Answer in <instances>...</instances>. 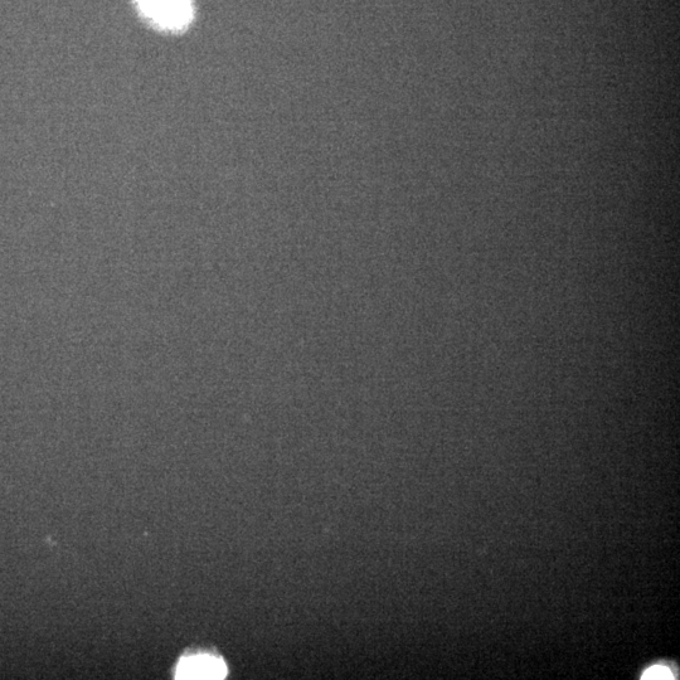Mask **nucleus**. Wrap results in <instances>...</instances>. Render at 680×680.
I'll list each match as a JSON object with an SVG mask.
<instances>
[{
  "label": "nucleus",
  "instance_id": "obj_1",
  "mask_svg": "<svg viewBox=\"0 0 680 680\" xmlns=\"http://www.w3.org/2000/svg\"><path fill=\"white\" fill-rule=\"evenodd\" d=\"M140 11L160 28L178 31L193 17L192 0H136Z\"/></svg>",
  "mask_w": 680,
  "mask_h": 680
},
{
  "label": "nucleus",
  "instance_id": "obj_2",
  "mask_svg": "<svg viewBox=\"0 0 680 680\" xmlns=\"http://www.w3.org/2000/svg\"><path fill=\"white\" fill-rule=\"evenodd\" d=\"M227 675L226 664L212 655H193L178 665V679H223Z\"/></svg>",
  "mask_w": 680,
  "mask_h": 680
},
{
  "label": "nucleus",
  "instance_id": "obj_3",
  "mask_svg": "<svg viewBox=\"0 0 680 680\" xmlns=\"http://www.w3.org/2000/svg\"><path fill=\"white\" fill-rule=\"evenodd\" d=\"M643 679H674V675L668 668L658 665L646 670Z\"/></svg>",
  "mask_w": 680,
  "mask_h": 680
}]
</instances>
